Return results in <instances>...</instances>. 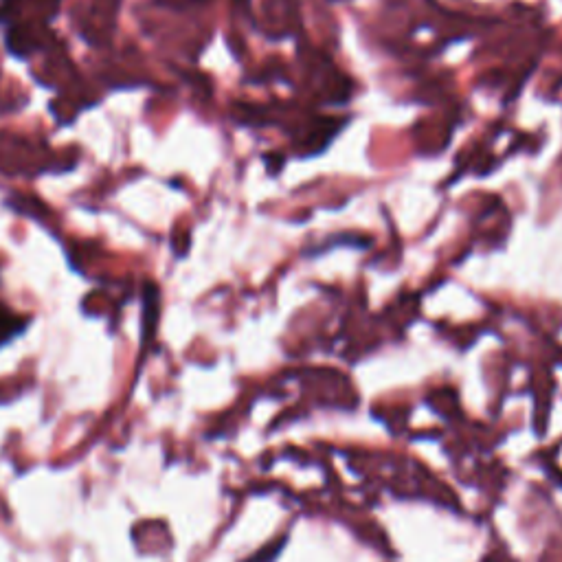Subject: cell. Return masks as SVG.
Wrapping results in <instances>:
<instances>
[{"label": "cell", "instance_id": "cell-2", "mask_svg": "<svg viewBox=\"0 0 562 562\" xmlns=\"http://www.w3.org/2000/svg\"><path fill=\"white\" fill-rule=\"evenodd\" d=\"M29 319L18 317V314L9 312L5 306H0V347L11 343L27 330Z\"/></svg>", "mask_w": 562, "mask_h": 562}, {"label": "cell", "instance_id": "cell-1", "mask_svg": "<svg viewBox=\"0 0 562 562\" xmlns=\"http://www.w3.org/2000/svg\"><path fill=\"white\" fill-rule=\"evenodd\" d=\"M159 288L154 284H145L143 288V345H148L156 330V321H159Z\"/></svg>", "mask_w": 562, "mask_h": 562}, {"label": "cell", "instance_id": "cell-3", "mask_svg": "<svg viewBox=\"0 0 562 562\" xmlns=\"http://www.w3.org/2000/svg\"><path fill=\"white\" fill-rule=\"evenodd\" d=\"M284 545H286V538H277V541L264 545L260 552H255L253 556H249L242 562H275L281 556V552H284Z\"/></svg>", "mask_w": 562, "mask_h": 562}]
</instances>
